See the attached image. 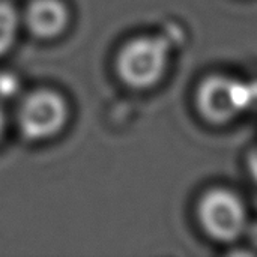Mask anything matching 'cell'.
Returning <instances> with one entry per match:
<instances>
[{
  "label": "cell",
  "mask_w": 257,
  "mask_h": 257,
  "mask_svg": "<svg viewBox=\"0 0 257 257\" xmlns=\"http://www.w3.org/2000/svg\"><path fill=\"white\" fill-rule=\"evenodd\" d=\"M69 12L60 0H33L24 12L27 30L41 39H53L65 32Z\"/></svg>",
  "instance_id": "cell-5"
},
{
  "label": "cell",
  "mask_w": 257,
  "mask_h": 257,
  "mask_svg": "<svg viewBox=\"0 0 257 257\" xmlns=\"http://www.w3.org/2000/svg\"><path fill=\"white\" fill-rule=\"evenodd\" d=\"M169 42L161 36H137L119 51L116 69L120 80L137 90L157 86L169 66Z\"/></svg>",
  "instance_id": "cell-2"
},
{
  "label": "cell",
  "mask_w": 257,
  "mask_h": 257,
  "mask_svg": "<svg viewBox=\"0 0 257 257\" xmlns=\"http://www.w3.org/2000/svg\"><path fill=\"white\" fill-rule=\"evenodd\" d=\"M3 128H5V116H3V113H2V110H0V134H2V131H3Z\"/></svg>",
  "instance_id": "cell-8"
},
{
  "label": "cell",
  "mask_w": 257,
  "mask_h": 257,
  "mask_svg": "<svg viewBox=\"0 0 257 257\" xmlns=\"http://www.w3.org/2000/svg\"><path fill=\"white\" fill-rule=\"evenodd\" d=\"M257 101V83L215 74L206 77L197 92L196 105L203 119L224 125L247 113Z\"/></svg>",
  "instance_id": "cell-1"
},
{
  "label": "cell",
  "mask_w": 257,
  "mask_h": 257,
  "mask_svg": "<svg viewBox=\"0 0 257 257\" xmlns=\"http://www.w3.org/2000/svg\"><path fill=\"white\" fill-rule=\"evenodd\" d=\"M253 172H254V175L257 176V151H256V154L253 155Z\"/></svg>",
  "instance_id": "cell-7"
},
{
  "label": "cell",
  "mask_w": 257,
  "mask_h": 257,
  "mask_svg": "<svg viewBox=\"0 0 257 257\" xmlns=\"http://www.w3.org/2000/svg\"><path fill=\"white\" fill-rule=\"evenodd\" d=\"M18 14L15 8L5 0H0V56H3L14 44L18 32Z\"/></svg>",
  "instance_id": "cell-6"
},
{
  "label": "cell",
  "mask_w": 257,
  "mask_h": 257,
  "mask_svg": "<svg viewBox=\"0 0 257 257\" xmlns=\"http://www.w3.org/2000/svg\"><path fill=\"white\" fill-rule=\"evenodd\" d=\"M197 218L205 233L220 244L236 242L248 229V212L244 200L223 187L211 188L200 197Z\"/></svg>",
  "instance_id": "cell-3"
},
{
  "label": "cell",
  "mask_w": 257,
  "mask_h": 257,
  "mask_svg": "<svg viewBox=\"0 0 257 257\" xmlns=\"http://www.w3.org/2000/svg\"><path fill=\"white\" fill-rule=\"evenodd\" d=\"M68 114V104L59 93L41 89L21 101L17 123L27 140L39 142L59 134L66 125Z\"/></svg>",
  "instance_id": "cell-4"
}]
</instances>
